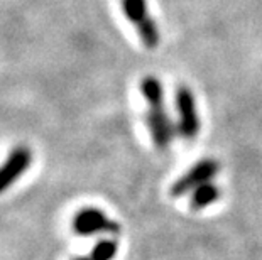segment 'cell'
<instances>
[{
  "label": "cell",
  "instance_id": "1",
  "mask_svg": "<svg viewBox=\"0 0 262 260\" xmlns=\"http://www.w3.org/2000/svg\"><path fill=\"white\" fill-rule=\"evenodd\" d=\"M141 95L147 103V112L144 115L146 125L152 137V142L161 151H166L176 137L178 127L172 124L169 115L166 113L164 105V88L156 76H144L141 80Z\"/></svg>",
  "mask_w": 262,
  "mask_h": 260
},
{
  "label": "cell",
  "instance_id": "2",
  "mask_svg": "<svg viewBox=\"0 0 262 260\" xmlns=\"http://www.w3.org/2000/svg\"><path fill=\"white\" fill-rule=\"evenodd\" d=\"M127 20L136 26V31L142 44L147 49H154L161 42L159 27L149 12L147 0H120Z\"/></svg>",
  "mask_w": 262,
  "mask_h": 260
},
{
  "label": "cell",
  "instance_id": "3",
  "mask_svg": "<svg viewBox=\"0 0 262 260\" xmlns=\"http://www.w3.org/2000/svg\"><path fill=\"white\" fill-rule=\"evenodd\" d=\"M174 102L178 110V132L183 139L193 140L202 130V122H200L193 91L188 86H180L176 91Z\"/></svg>",
  "mask_w": 262,
  "mask_h": 260
},
{
  "label": "cell",
  "instance_id": "4",
  "mask_svg": "<svg viewBox=\"0 0 262 260\" xmlns=\"http://www.w3.org/2000/svg\"><path fill=\"white\" fill-rule=\"evenodd\" d=\"M220 164L215 159H202L193 166L191 169L186 171L185 174L171 186V196L180 198L185 196L186 193H193L196 187L211 182V179L219 174Z\"/></svg>",
  "mask_w": 262,
  "mask_h": 260
},
{
  "label": "cell",
  "instance_id": "5",
  "mask_svg": "<svg viewBox=\"0 0 262 260\" xmlns=\"http://www.w3.org/2000/svg\"><path fill=\"white\" fill-rule=\"evenodd\" d=\"M75 233L90 237L97 233H120V225L110 220L102 209L83 208L73 218Z\"/></svg>",
  "mask_w": 262,
  "mask_h": 260
},
{
  "label": "cell",
  "instance_id": "6",
  "mask_svg": "<svg viewBox=\"0 0 262 260\" xmlns=\"http://www.w3.org/2000/svg\"><path fill=\"white\" fill-rule=\"evenodd\" d=\"M32 162V152L29 147L17 146L12 149L4 164L0 166V195L5 193L10 186L17 181L27 169L31 168Z\"/></svg>",
  "mask_w": 262,
  "mask_h": 260
},
{
  "label": "cell",
  "instance_id": "7",
  "mask_svg": "<svg viewBox=\"0 0 262 260\" xmlns=\"http://www.w3.org/2000/svg\"><path fill=\"white\" fill-rule=\"evenodd\" d=\"M220 198L219 186H215L213 182H206V184L196 187L191 193V208L193 209H203L210 206L211 203H215Z\"/></svg>",
  "mask_w": 262,
  "mask_h": 260
},
{
  "label": "cell",
  "instance_id": "8",
  "mask_svg": "<svg viewBox=\"0 0 262 260\" xmlns=\"http://www.w3.org/2000/svg\"><path fill=\"white\" fill-rule=\"evenodd\" d=\"M117 250H119V245H117L115 240L103 239L97 242V245L92 248L90 257L93 260H114L117 255Z\"/></svg>",
  "mask_w": 262,
  "mask_h": 260
},
{
  "label": "cell",
  "instance_id": "9",
  "mask_svg": "<svg viewBox=\"0 0 262 260\" xmlns=\"http://www.w3.org/2000/svg\"><path fill=\"white\" fill-rule=\"evenodd\" d=\"M76 260H93L92 257H78Z\"/></svg>",
  "mask_w": 262,
  "mask_h": 260
}]
</instances>
